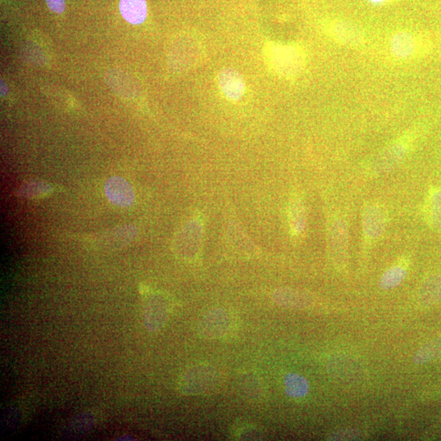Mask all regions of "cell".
Returning a JSON list of instances; mask_svg holds the SVG:
<instances>
[{
    "label": "cell",
    "instance_id": "6da1fadb",
    "mask_svg": "<svg viewBox=\"0 0 441 441\" xmlns=\"http://www.w3.org/2000/svg\"><path fill=\"white\" fill-rule=\"evenodd\" d=\"M221 375L215 366L199 363L188 368L181 375L177 388L186 397L206 395L219 388Z\"/></svg>",
    "mask_w": 441,
    "mask_h": 441
},
{
    "label": "cell",
    "instance_id": "7a4b0ae2",
    "mask_svg": "<svg viewBox=\"0 0 441 441\" xmlns=\"http://www.w3.org/2000/svg\"><path fill=\"white\" fill-rule=\"evenodd\" d=\"M430 43L424 35L402 30L390 37L389 49L392 56L399 61H412L424 56L430 49Z\"/></svg>",
    "mask_w": 441,
    "mask_h": 441
},
{
    "label": "cell",
    "instance_id": "3957f363",
    "mask_svg": "<svg viewBox=\"0 0 441 441\" xmlns=\"http://www.w3.org/2000/svg\"><path fill=\"white\" fill-rule=\"evenodd\" d=\"M233 316L222 307H213L201 317L197 325L199 337L218 340L226 337L233 330Z\"/></svg>",
    "mask_w": 441,
    "mask_h": 441
},
{
    "label": "cell",
    "instance_id": "277c9868",
    "mask_svg": "<svg viewBox=\"0 0 441 441\" xmlns=\"http://www.w3.org/2000/svg\"><path fill=\"white\" fill-rule=\"evenodd\" d=\"M329 251L333 264L338 270H344L348 261V227L343 218L332 222L329 231Z\"/></svg>",
    "mask_w": 441,
    "mask_h": 441
},
{
    "label": "cell",
    "instance_id": "5b68a950",
    "mask_svg": "<svg viewBox=\"0 0 441 441\" xmlns=\"http://www.w3.org/2000/svg\"><path fill=\"white\" fill-rule=\"evenodd\" d=\"M270 55L273 69L285 76L298 74L304 66L303 53L298 47L276 45L271 48Z\"/></svg>",
    "mask_w": 441,
    "mask_h": 441
},
{
    "label": "cell",
    "instance_id": "8992f818",
    "mask_svg": "<svg viewBox=\"0 0 441 441\" xmlns=\"http://www.w3.org/2000/svg\"><path fill=\"white\" fill-rule=\"evenodd\" d=\"M170 315V306L168 299L161 294H154L145 303L143 324L150 333L161 331L167 324Z\"/></svg>",
    "mask_w": 441,
    "mask_h": 441
},
{
    "label": "cell",
    "instance_id": "52a82bcc",
    "mask_svg": "<svg viewBox=\"0 0 441 441\" xmlns=\"http://www.w3.org/2000/svg\"><path fill=\"white\" fill-rule=\"evenodd\" d=\"M202 226L201 222L190 221L180 231L174 243L177 256L185 260H192L201 249Z\"/></svg>",
    "mask_w": 441,
    "mask_h": 441
},
{
    "label": "cell",
    "instance_id": "ba28073f",
    "mask_svg": "<svg viewBox=\"0 0 441 441\" xmlns=\"http://www.w3.org/2000/svg\"><path fill=\"white\" fill-rule=\"evenodd\" d=\"M411 147V139L403 138L390 145L371 163L370 171L372 175H381L395 169L406 157Z\"/></svg>",
    "mask_w": 441,
    "mask_h": 441
},
{
    "label": "cell",
    "instance_id": "9c48e42d",
    "mask_svg": "<svg viewBox=\"0 0 441 441\" xmlns=\"http://www.w3.org/2000/svg\"><path fill=\"white\" fill-rule=\"evenodd\" d=\"M272 299L281 307L298 311L312 310L316 304V300L312 294L306 291L288 287L275 290Z\"/></svg>",
    "mask_w": 441,
    "mask_h": 441
},
{
    "label": "cell",
    "instance_id": "30bf717a",
    "mask_svg": "<svg viewBox=\"0 0 441 441\" xmlns=\"http://www.w3.org/2000/svg\"><path fill=\"white\" fill-rule=\"evenodd\" d=\"M385 209L381 204L370 203L363 208L362 226L368 240L375 241L383 235L386 227Z\"/></svg>",
    "mask_w": 441,
    "mask_h": 441
},
{
    "label": "cell",
    "instance_id": "8fae6325",
    "mask_svg": "<svg viewBox=\"0 0 441 441\" xmlns=\"http://www.w3.org/2000/svg\"><path fill=\"white\" fill-rule=\"evenodd\" d=\"M109 201L120 207H129L135 201L133 188L128 181L119 177H111L106 184Z\"/></svg>",
    "mask_w": 441,
    "mask_h": 441
},
{
    "label": "cell",
    "instance_id": "7c38bea8",
    "mask_svg": "<svg viewBox=\"0 0 441 441\" xmlns=\"http://www.w3.org/2000/svg\"><path fill=\"white\" fill-rule=\"evenodd\" d=\"M217 82L222 93L231 101H238L243 97L244 81L235 70L231 68L222 70L217 75Z\"/></svg>",
    "mask_w": 441,
    "mask_h": 441
},
{
    "label": "cell",
    "instance_id": "4fadbf2b",
    "mask_svg": "<svg viewBox=\"0 0 441 441\" xmlns=\"http://www.w3.org/2000/svg\"><path fill=\"white\" fill-rule=\"evenodd\" d=\"M97 424V417L92 412L80 413L70 421L63 430L66 438H77L88 434Z\"/></svg>",
    "mask_w": 441,
    "mask_h": 441
},
{
    "label": "cell",
    "instance_id": "5bb4252c",
    "mask_svg": "<svg viewBox=\"0 0 441 441\" xmlns=\"http://www.w3.org/2000/svg\"><path fill=\"white\" fill-rule=\"evenodd\" d=\"M289 222L291 233L299 236L305 231L307 226V211L303 199L295 197L289 203Z\"/></svg>",
    "mask_w": 441,
    "mask_h": 441
},
{
    "label": "cell",
    "instance_id": "9a60e30c",
    "mask_svg": "<svg viewBox=\"0 0 441 441\" xmlns=\"http://www.w3.org/2000/svg\"><path fill=\"white\" fill-rule=\"evenodd\" d=\"M120 10L125 19L133 25L143 24L147 16L145 0H120Z\"/></svg>",
    "mask_w": 441,
    "mask_h": 441
},
{
    "label": "cell",
    "instance_id": "2e32d148",
    "mask_svg": "<svg viewBox=\"0 0 441 441\" xmlns=\"http://www.w3.org/2000/svg\"><path fill=\"white\" fill-rule=\"evenodd\" d=\"M332 38L341 44L359 46L363 43V35L354 27L344 22H338L330 30Z\"/></svg>",
    "mask_w": 441,
    "mask_h": 441
},
{
    "label": "cell",
    "instance_id": "e0dca14e",
    "mask_svg": "<svg viewBox=\"0 0 441 441\" xmlns=\"http://www.w3.org/2000/svg\"><path fill=\"white\" fill-rule=\"evenodd\" d=\"M422 306L431 307L441 301V276H435L426 280L418 293Z\"/></svg>",
    "mask_w": 441,
    "mask_h": 441
},
{
    "label": "cell",
    "instance_id": "ac0fdd59",
    "mask_svg": "<svg viewBox=\"0 0 441 441\" xmlns=\"http://www.w3.org/2000/svg\"><path fill=\"white\" fill-rule=\"evenodd\" d=\"M239 386L244 397L251 399L252 402H259V399H262L264 395L260 379L253 372H247L240 375Z\"/></svg>",
    "mask_w": 441,
    "mask_h": 441
},
{
    "label": "cell",
    "instance_id": "d6986e66",
    "mask_svg": "<svg viewBox=\"0 0 441 441\" xmlns=\"http://www.w3.org/2000/svg\"><path fill=\"white\" fill-rule=\"evenodd\" d=\"M284 388L285 393L289 397L301 399L305 397L308 394L310 386H309L306 377L296 374V372H289L285 377Z\"/></svg>",
    "mask_w": 441,
    "mask_h": 441
},
{
    "label": "cell",
    "instance_id": "ffe728a7",
    "mask_svg": "<svg viewBox=\"0 0 441 441\" xmlns=\"http://www.w3.org/2000/svg\"><path fill=\"white\" fill-rule=\"evenodd\" d=\"M441 356V337L429 341L417 350L413 357V363L417 366L426 365Z\"/></svg>",
    "mask_w": 441,
    "mask_h": 441
},
{
    "label": "cell",
    "instance_id": "44dd1931",
    "mask_svg": "<svg viewBox=\"0 0 441 441\" xmlns=\"http://www.w3.org/2000/svg\"><path fill=\"white\" fill-rule=\"evenodd\" d=\"M407 275L406 268L402 265H395L386 270L381 276L379 286L381 289L389 290L401 285Z\"/></svg>",
    "mask_w": 441,
    "mask_h": 441
},
{
    "label": "cell",
    "instance_id": "7402d4cb",
    "mask_svg": "<svg viewBox=\"0 0 441 441\" xmlns=\"http://www.w3.org/2000/svg\"><path fill=\"white\" fill-rule=\"evenodd\" d=\"M427 219L431 226L441 230V192H431L426 204Z\"/></svg>",
    "mask_w": 441,
    "mask_h": 441
},
{
    "label": "cell",
    "instance_id": "603a6c76",
    "mask_svg": "<svg viewBox=\"0 0 441 441\" xmlns=\"http://www.w3.org/2000/svg\"><path fill=\"white\" fill-rule=\"evenodd\" d=\"M362 434L360 431L354 429H345L334 431L331 433L327 440H361Z\"/></svg>",
    "mask_w": 441,
    "mask_h": 441
},
{
    "label": "cell",
    "instance_id": "cb8c5ba5",
    "mask_svg": "<svg viewBox=\"0 0 441 441\" xmlns=\"http://www.w3.org/2000/svg\"><path fill=\"white\" fill-rule=\"evenodd\" d=\"M49 185L44 183H31L24 186V188L21 189V193L24 197H38L43 194H48L49 192Z\"/></svg>",
    "mask_w": 441,
    "mask_h": 441
},
{
    "label": "cell",
    "instance_id": "d4e9b609",
    "mask_svg": "<svg viewBox=\"0 0 441 441\" xmlns=\"http://www.w3.org/2000/svg\"><path fill=\"white\" fill-rule=\"evenodd\" d=\"M46 3L50 10L53 12L62 13L65 10V0H46Z\"/></svg>",
    "mask_w": 441,
    "mask_h": 441
},
{
    "label": "cell",
    "instance_id": "484cf974",
    "mask_svg": "<svg viewBox=\"0 0 441 441\" xmlns=\"http://www.w3.org/2000/svg\"><path fill=\"white\" fill-rule=\"evenodd\" d=\"M260 438L259 431L256 429H244L240 431V435H239L240 440H258Z\"/></svg>",
    "mask_w": 441,
    "mask_h": 441
},
{
    "label": "cell",
    "instance_id": "4316f807",
    "mask_svg": "<svg viewBox=\"0 0 441 441\" xmlns=\"http://www.w3.org/2000/svg\"><path fill=\"white\" fill-rule=\"evenodd\" d=\"M366 1L375 4V6H386L398 1V0H366Z\"/></svg>",
    "mask_w": 441,
    "mask_h": 441
},
{
    "label": "cell",
    "instance_id": "83f0119b",
    "mask_svg": "<svg viewBox=\"0 0 441 441\" xmlns=\"http://www.w3.org/2000/svg\"><path fill=\"white\" fill-rule=\"evenodd\" d=\"M8 92V88L7 86L6 85V84L3 83V81H1V94L3 95H6Z\"/></svg>",
    "mask_w": 441,
    "mask_h": 441
},
{
    "label": "cell",
    "instance_id": "f1b7e54d",
    "mask_svg": "<svg viewBox=\"0 0 441 441\" xmlns=\"http://www.w3.org/2000/svg\"><path fill=\"white\" fill-rule=\"evenodd\" d=\"M439 393L441 395V386H440V388H439Z\"/></svg>",
    "mask_w": 441,
    "mask_h": 441
}]
</instances>
